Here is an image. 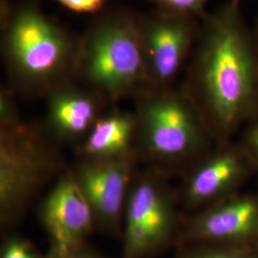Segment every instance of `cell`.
<instances>
[{"instance_id": "17", "label": "cell", "mask_w": 258, "mask_h": 258, "mask_svg": "<svg viewBox=\"0 0 258 258\" xmlns=\"http://www.w3.org/2000/svg\"><path fill=\"white\" fill-rule=\"evenodd\" d=\"M240 144L246 150L254 167L258 168V114L245 125Z\"/></svg>"}, {"instance_id": "13", "label": "cell", "mask_w": 258, "mask_h": 258, "mask_svg": "<svg viewBox=\"0 0 258 258\" xmlns=\"http://www.w3.org/2000/svg\"><path fill=\"white\" fill-rule=\"evenodd\" d=\"M138 138L137 119L134 113L110 111L103 113L85 136L82 152L86 159H114L133 153Z\"/></svg>"}, {"instance_id": "18", "label": "cell", "mask_w": 258, "mask_h": 258, "mask_svg": "<svg viewBox=\"0 0 258 258\" xmlns=\"http://www.w3.org/2000/svg\"><path fill=\"white\" fill-rule=\"evenodd\" d=\"M65 8L81 14H99L106 0H56Z\"/></svg>"}, {"instance_id": "1", "label": "cell", "mask_w": 258, "mask_h": 258, "mask_svg": "<svg viewBox=\"0 0 258 258\" xmlns=\"http://www.w3.org/2000/svg\"><path fill=\"white\" fill-rule=\"evenodd\" d=\"M241 1L228 0L200 19L183 85L222 143L258 114V47Z\"/></svg>"}, {"instance_id": "20", "label": "cell", "mask_w": 258, "mask_h": 258, "mask_svg": "<svg viewBox=\"0 0 258 258\" xmlns=\"http://www.w3.org/2000/svg\"><path fill=\"white\" fill-rule=\"evenodd\" d=\"M252 33H253V36H254V39H255V42L257 44L258 47V18L256 22H255V25L254 28L252 29Z\"/></svg>"}, {"instance_id": "19", "label": "cell", "mask_w": 258, "mask_h": 258, "mask_svg": "<svg viewBox=\"0 0 258 258\" xmlns=\"http://www.w3.org/2000/svg\"><path fill=\"white\" fill-rule=\"evenodd\" d=\"M44 258H105L101 252L89 247L88 245L83 246V248L70 250V251H55L49 249Z\"/></svg>"}, {"instance_id": "8", "label": "cell", "mask_w": 258, "mask_h": 258, "mask_svg": "<svg viewBox=\"0 0 258 258\" xmlns=\"http://www.w3.org/2000/svg\"><path fill=\"white\" fill-rule=\"evenodd\" d=\"M185 244L257 249L258 194L238 192L197 211L182 221L178 245Z\"/></svg>"}, {"instance_id": "5", "label": "cell", "mask_w": 258, "mask_h": 258, "mask_svg": "<svg viewBox=\"0 0 258 258\" xmlns=\"http://www.w3.org/2000/svg\"><path fill=\"white\" fill-rule=\"evenodd\" d=\"M57 168L42 134L24 121L0 127V223L8 229Z\"/></svg>"}, {"instance_id": "10", "label": "cell", "mask_w": 258, "mask_h": 258, "mask_svg": "<svg viewBox=\"0 0 258 258\" xmlns=\"http://www.w3.org/2000/svg\"><path fill=\"white\" fill-rule=\"evenodd\" d=\"M195 162L184 178L181 196L184 207L196 212L238 194L255 168L241 144L223 143Z\"/></svg>"}, {"instance_id": "4", "label": "cell", "mask_w": 258, "mask_h": 258, "mask_svg": "<svg viewBox=\"0 0 258 258\" xmlns=\"http://www.w3.org/2000/svg\"><path fill=\"white\" fill-rule=\"evenodd\" d=\"M135 99L138 138L152 160L177 166L202 157L213 136L183 86L146 89Z\"/></svg>"}, {"instance_id": "15", "label": "cell", "mask_w": 258, "mask_h": 258, "mask_svg": "<svg viewBox=\"0 0 258 258\" xmlns=\"http://www.w3.org/2000/svg\"><path fill=\"white\" fill-rule=\"evenodd\" d=\"M155 9L179 16L201 19L209 0H148Z\"/></svg>"}, {"instance_id": "14", "label": "cell", "mask_w": 258, "mask_h": 258, "mask_svg": "<svg viewBox=\"0 0 258 258\" xmlns=\"http://www.w3.org/2000/svg\"><path fill=\"white\" fill-rule=\"evenodd\" d=\"M176 258H258V249L219 244H185L179 246Z\"/></svg>"}, {"instance_id": "21", "label": "cell", "mask_w": 258, "mask_h": 258, "mask_svg": "<svg viewBox=\"0 0 258 258\" xmlns=\"http://www.w3.org/2000/svg\"><path fill=\"white\" fill-rule=\"evenodd\" d=\"M257 249H258V245H257Z\"/></svg>"}, {"instance_id": "11", "label": "cell", "mask_w": 258, "mask_h": 258, "mask_svg": "<svg viewBox=\"0 0 258 258\" xmlns=\"http://www.w3.org/2000/svg\"><path fill=\"white\" fill-rule=\"evenodd\" d=\"M39 219L50 239V249L70 251L87 245L96 228L91 207L74 171L58 178L39 207Z\"/></svg>"}, {"instance_id": "2", "label": "cell", "mask_w": 258, "mask_h": 258, "mask_svg": "<svg viewBox=\"0 0 258 258\" xmlns=\"http://www.w3.org/2000/svg\"><path fill=\"white\" fill-rule=\"evenodd\" d=\"M1 57L10 87L46 97L76 79L79 37H75L33 0H0Z\"/></svg>"}, {"instance_id": "6", "label": "cell", "mask_w": 258, "mask_h": 258, "mask_svg": "<svg viewBox=\"0 0 258 258\" xmlns=\"http://www.w3.org/2000/svg\"><path fill=\"white\" fill-rule=\"evenodd\" d=\"M123 220L121 258H151L179 244L182 221L169 189L157 174L132 182Z\"/></svg>"}, {"instance_id": "7", "label": "cell", "mask_w": 258, "mask_h": 258, "mask_svg": "<svg viewBox=\"0 0 258 258\" xmlns=\"http://www.w3.org/2000/svg\"><path fill=\"white\" fill-rule=\"evenodd\" d=\"M199 19L154 9L141 14V32L148 89L172 87L192 55Z\"/></svg>"}, {"instance_id": "16", "label": "cell", "mask_w": 258, "mask_h": 258, "mask_svg": "<svg viewBox=\"0 0 258 258\" xmlns=\"http://www.w3.org/2000/svg\"><path fill=\"white\" fill-rule=\"evenodd\" d=\"M34 244L20 235L6 237L0 250V258H44Z\"/></svg>"}, {"instance_id": "12", "label": "cell", "mask_w": 258, "mask_h": 258, "mask_svg": "<svg viewBox=\"0 0 258 258\" xmlns=\"http://www.w3.org/2000/svg\"><path fill=\"white\" fill-rule=\"evenodd\" d=\"M75 80L55 87L45 97L47 127L63 139L85 137L107 102L90 88L76 84Z\"/></svg>"}, {"instance_id": "9", "label": "cell", "mask_w": 258, "mask_h": 258, "mask_svg": "<svg viewBox=\"0 0 258 258\" xmlns=\"http://www.w3.org/2000/svg\"><path fill=\"white\" fill-rule=\"evenodd\" d=\"M134 153L114 159H86L74 171L91 207L96 227L111 235L121 231L129 189L132 184Z\"/></svg>"}, {"instance_id": "3", "label": "cell", "mask_w": 258, "mask_h": 258, "mask_svg": "<svg viewBox=\"0 0 258 258\" xmlns=\"http://www.w3.org/2000/svg\"><path fill=\"white\" fill-rule=\"evenodd\" d=\"M76 79L107 102L148 89L141 14L101 12L79 37Z\"/></svg>"}]
</instances>
